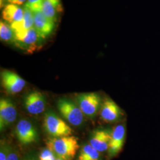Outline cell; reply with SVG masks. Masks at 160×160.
Masks as SVG:
<instances>
[{"instance_id":"1","label":"cell","mask_w":160,"mask_h":160,"mask_svg":"<svg viewBox=\"0 0 160 160\" xmlns=\"http://www.w3.org/2000/svg\"><path fill=\"white\" fill-rule=\"evenodd\" d=\"M46 145L56 157L63 160H73L80 148L78 139L71 135L49 138L46 141Z\"/></svg>"},{"instance_id":"2","label":"cell","mask_w":160,"mask_h":160,"mask_svg":"<svg viewBox=\"0 0 160 160\" xmlns=\"http://www.w3.org/2000/svg\"><path fill=\"white\" fill-rule=\"evenodd\" d=\"M43 126L46 132L52 137L71 136L72 130L62 119L52 111H48L43 119Z\"/></svg>"},{"instance_id":"3","label":"cell","mask_w":160,"mask_h":160,"mask_svg":"<svg viewBox=\"0 0 160 160\" xmlns=\"http://www.w3.org/2000/svg\"><path fill=\"white\" fill-rule=\"evenodd\" d=\"M58 109L65 120L75 126L82 125L84 120V114L78 106L67 98H61L58 101Z\"/></svg>"},{"instance_id":"4","label":"cell","mask_w":160,"mask_h":160,"mask_svg":"<svg viewBox=\"0 0 160 160\" xmlns=\"http://www.w3.org/2000/svg\"><path fill=\"white\" fill-rule=\"evenodd\" d=\"M77 102L83 114L90 118L96 116L103 103L102 98L96 92L80 94L77 97Z\"/></svg>"},{"instance_id":"5","label":"cell","mask_w":160,"mask_h":160,"mask_svg":"<svg viewBox=\"0 0 160 160\" xmlns=\"http://www.w3.org/2000/svg\"><path fill=\"white\" fill-rule=\"evenodd\" d=\"M16 45L20 49L29 52L34 51L42 39L37 33L34 28L26 31L14 33Z\"/></svg>"},{"instance_id":"6","label":"cell","mask_w":160,"mask_h":160,"mask_svg":"<svg viewBox=\"0 0 160 160\" xmlns=\"http://www.w3.org/2000/svg\"><path fill=\"white\" fill-rule=\"evenodd\" d=\"M122 109L110 98H106L102 103L100 110L101 119L106 123H114L120 121L124 116Z\"/></svg>"},{"instance_id":"7","label":"cell","mask_w":160,"mask_h":160,"mask_svg":"<svg viewBox=\"0 0 160 160\" xmlns=\"http://www.w3.org/2000/svg\"><path fill=\"white\" fill-rule=\"evenodd\" d=\"M126 139V127L119 124L112 129L111 139L108 151L109 158H114L121 152Z\"/></svg>"},{"instance_id":"8","label":"cell","mask_w":160,"mask_h":160,"mask_svg":"<svg viewBox=\"0 0 160 160\" xmlns=\"http://www.w3.org/2000/svg\"><path fill=\"white\" fill-rule=\"evenodd\" d=\"M1 78L3 88L11 94L20 92L26 86L25 80L11 71H2L1 72Z\"/></svg>"},{"instance_id":"9","label":"cell","mask_w":160,"mask_h":160,"mask_svg":"<svg viewBox=\"0 0 160 160\" xmlns=\"http://www.w3.org/2000/svg\"><path fill=\"white\" fill-rule=\"evenodd\" d=\"M24 103L25 108L29 113L37 115L45 111L46 98L41 92L33 91L25 96Z\"/></svg>"},{"instance_id":"10","label":"cell","mask_w":160,"mask_h":160,"mask_svg":"<svg viewBox=\"0 0 160 160\" xmlns=\"http://www.w3.org/2000/svg\"><path fill=\"white\" fill-rule=\"evenodd\" d=\"M17 109L14 103L8 98L0 100V129L3 131L13 123L17 118Z\"/></svg>"},{"instance_id":"11","label":"cell","mask_w":160,"mask_h":160,"mask_svg":"<svg viewBox=\"0 0 160 160\" xmlns=\"http://www.w3.org/2000/svg\"><path fill=\"white\" fill-rule=\"evenodd\" d=\"M16 134L19 141L24 145H28L38 139V133L33 124L26 119L20 120L16 127Z\"/></svg>"},{"instance_id":"12","label":"cell","mask_w":160,"mask_h":160,"mask_svg":"<svg viewBox=\"0 0 160 160\" xmlns=\"http://www.w3.org/2000/svg\"><path fill=\"white\" fill-rule=\"evenodd\" d=\"M112 129L100 128L94 131L90 139V144L100 152L108 151Z\"/></svg>"},{"instance_id":"13","label":"cell","mask_w":160,"mask_h":160,"mask_svg":"<svg viewBox=\"0 0 160 160\" xmlns=\"http://www.w3.org/2000/svg\"><path fill=\"white\" fill-rule=\"evenodd\" d=\"M33 13L34 29L42 39H45L52 33L55 23L49 20L42 11Z\"/></svg>"},{"instance_id":"14","label":"cell","mask_w":160,"mask_h":160,"mask_svg":"<svg viewBox=\"0 0 160 160\" xmlns=\"http://www.w3.org/2000/svg\"><path fill=\"white\" fill-rule=\"evenodd\" d=\"M2 16L6 22L10 23V25L19 23L23 20L24 10L18 5L9 4L3 9Z\"/></svg>"},{"instance_id":"15","label":"cell","mask_w":160,"mask_h":160,"mask_svg":"<svg viewBox=\"0 0 160 160\" xmlns=\"http://www.w3.org/2000/svg\"><path fill=\"white\" fill-rule=\"evenodd\" d=\"M62 10L61 0H45L42 7L43 13L55 23L57 20L58 14Z\"/></svg>"},{"instance_id":"16","label":"cell","mask_w":160,"mask_h":160,"mask_svg":"<svg viewBox=\"0 0 160 160\" xmlns=\"http://www.w3.org/2000/svg\"><path fill=\"white\" fill-rule=\"evenodd\" d=\"M23 20L19 23L11 24L14 33L26 31L34 28V13L29 8L24 6Z\"/></svg>"},{"instance_id":"17","label":"cell","mask_w":160,"mask_h":160,"mask_svg":"<svg viewBox=\"0 0 160 160\" xmlns=\"http://www.w3.org/2000/svg\"><path fill=\"white\" fill-rule=\"evenodd\" d=\"M77 160H102L100 152L88 143L81 147Z\"/></svg>"},{"instance_id":"18","label":"cell","mask_w":160,"mask_h":160,"mask_svg":"<svg viewBox=\"0 0 160 160\" xmlns=\"http://www.w3.org/2000/svg\"><path fill=\"white\" fill-rule=\"evenodd\" d=\"M0 38L5 42L14 43V33L10 24L1 21L0 22Z\"/></svg>"},{"instance_id":"19","label":"cell","mask_w":160,"mask_h":160,"mask_svg":"<svg viewBox=\"0 0 160 160\" xmlns=\"http://www.w3.org/2000/svg\"><path fill=\"white\" fill-rule=\"evenodd\" d=\"M45 0H28L24 5L33 12L42 11V7Z\"/></svg>"},{"instance_id":"20","label":"cell","mask_w":160,"mask_h":160,"mask_svg":"<svg viewBox=\"0 0 160 160\" xmlns=\"http://www.w3.org/2000/svg\"><path fill=\"white\" fill-rule=\"evenodd\" d=\"M56 155L48 148L43 149L39 155V160H56Z\"/></svg>"},{"instance_id":"21","label":"cell","mask_w":160,"mask_h":160,"mask_svg":"<svg viewBox=\"0 0 160 160\" xmlns=\"http://www.w3.org/2000/svg\"><path fill=\"white\" fill-rule=\"evenodd\" d=\"M10 148L8 145H5L4 143H1L0 150V160H7V158L10 154Z\"/></svg>"},{"instance_id":"22","label":"cell","mask_w":160,"mask_h":160,"mask_svg":"<svg viewBox=\"0 0 160 160\" xmlns=\"http://www.w3.org/2000/svg\"><path fill=\"white\" fill-rule=\"evenodd\" d=\"M6 160H19L18 154L16 151H11Z\"/></svg>"},{"instance_id":"23","label":"cell","mask_w":160,"mask_h":160,"mask_svg":"<svg viewBox=\"0 0 160 160\" xmlns=\"http://www.w3.org/2000/svg\"><path fill=\"white\" fill-rule=\"evenodd\" d=\"M10 4H16V5H22L28 0H7Z\"/></svg>"},{"instance_id":"24","label":"cell","mask_w":160,"mask_h":160,"mask_svg":"<svg viewBox=\"0 0 160 160\" xmlns=\"http://www.w3.org/2000/svg\"><path fill=\"white\" fill-rule=\"evenodd\" d=\"M26 160H37L36 159H35L34 158H28Z\"/></svg>"},{"instance_id":"25","label":"cell","mask_w":160,"mask_h":160,"mask_svg":"<svg viewBox=\"0 0 160 160\" xmlns=\"http://www.w3.org/2000/svg\"><path fill=\"white\" fill-rule=\"evenodd\" d=\"M62 160V159H61V158H57V160Z\"/></svg>"}]
</instances>
